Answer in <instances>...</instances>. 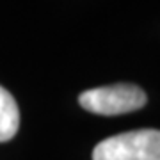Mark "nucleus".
<instances>
[{
    "label": "nucleus",
    "instance_id": "3",
    "mask_svg": "<svg viewBox=\"0 0 160 160\" xmlns=\"http://www.w3.org/2000/svg\"><path fill=\"white\" fill-rule=\"evenodd\" d=\"M20 126V110L16 100L7 89L0 86V142L11 141Z\"/></svg>",
    "mask_w": 160,
    "mask_h": 160
},
{
    "label": "nucleus",
    "instance_id": "2",
    "mask_svg": "<svg viewBox=\"0 0 160 160\" xmlns=\"http://www.w3.org/2000/svg\"><path fill=\"white\" fill-rule=\"evenodd\" d=\"M148 102L146 92L133 84H114V86L87 89L78 96V103L87 112L100 116H119L142 109Z\"/></svg>",
    "mask_w": 160,
    "mask_h": 160
},
{
    "label": "nucleus",
    "instance_id": "1",
    "mask_svg": "<svg viewBox=\"0 0 160 160\" xmlns=\"http://www.w3.org/2000/svg\"><path fill=\"white\" fill-rule=\"evenodd\" d=\"M92 160H160V130H132L103 139L92 149Z\"/></svg>",
    "mask_w": 160,
    "mask_h": 160
}]
</instances>
